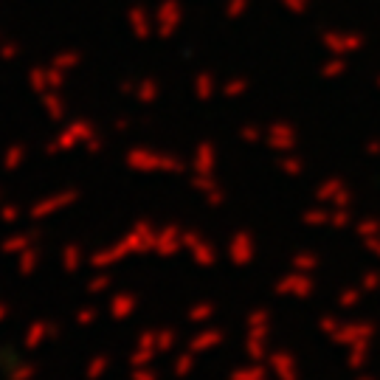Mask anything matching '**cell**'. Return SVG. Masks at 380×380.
Instances as JSON below:
<instances>
[{
	"label": "cell",
	"instance_id": "3957f363",
	"mask_svg": "<svg viewBox=\"0 0 380 380\" xmlns=\"http://www.w3.org/2000/svg\"><path fill=\"white\" fill-rule=\"evenodd\" d=\"M183 248L189 251V257H192V262L195 265H201V268H215L217 265V245L215 243H209L203 234H198V231H183Z\"/></svg>",
	"mask_w": 380,
	"mask_h": 380
},
{
	"label": "cell",
	"instance_id": "7402d4cb",
	"mask_svg": "<svg viewBox=\"0 0 380 380\" xmlns=\"http://www.w3.org/2000/svg\"><path fill=\"white\" fill-rule=\"evenodd\" d=\"M229 380H271V377H268V369L259 366V360H254L251 366H243V369L231 372Z\"/></svg>",
	"mask_w": 380,
	"mask_h": 380
},
{
	"label": "cell",
	"instance_id": "5b68a950",
	"mask_svg": "<svg viewBox=\"0 0 380 380\" xmlns=\"http://www.w3.org/2000/svg\"><path fill=\"white\" fill-rule=\"evenodd\" d=\"M183 251V229L175 226V223H166L155 231V245H152V254L161 257V259H172L175 254Z\"/></svg>",
	"mask_w": 380,
	"mask_h": 380
},
{
	"label": "cell",
	"instance_id": "ffe728a7",
	"mask_svg": "<svg viewBox=\"0 0 380 380\" xmlns=\"http://www.w3.org/2000/svg\"><path fill=\"white\" fill-rule=\"evenodd\" d=\"M360 299H363V290H360L358 285H346V287H341V293L335 296V304H338V310H355V307L360 304Z\"/></svg>",
	"mask_w": 380,
	"mask_h": 380
},
{
	"label": "cell",
	"instance_id": "4fadbf2b",
	"mask_svg": "<svg viewBox=\"0 0 380 380\" xmlns=\"http://www.w3.org/2000/svg\"><path fill=\"white\" fill-rule=\"evenodd\" d=\"M60 265H62L68 273H76V271L85 265V248H82L79 243L62 245V251H60Z\"/></svg>",
	"mask_w": 380,
	"mask_h": 380
},
{
	"label": "cell",
	"instance_id": "8fae6325",
	"mask_svg": "<svg viewBox=\"0 0 380 380\" xmlns=\"http://www.w3.org/2000/svg\"><path fill=\"white\" fill-rule=\"evenodd\" d=\"M127 257H130V251H127L124 240H118V243H113V245H107V248L93 251V254L88 257V262H90L96 271H107V268H113V265L124 262Z\"/></svg>",
	"mask_w": 380,
	"mask_h": 380
},
{
	"label": "cell",
	"instance_id": "d590c367",
	"mask_svg": "<svg viewBox=\"0 0 380 380\" xmlns=\"http://www.w3.org/2000/svg\"><path fill=\"white\" fill-rule=\"evenodd\" d=\"M330 226H335V229H346V226H349V215H344V212H341V215H332V217H330Z\"/></svg>",
	"mask_w": 380,
	"mask_h": 380
},
{
	"label": "cell",
	"instance_id": "83f0119b",
	"mask_svg": "<svg viewBox=\"0 0 380 380\" xmlns=\"http://www.w3.org/2000/svg\"><path fill=\"white\" fill-rule=\"evenodd\" d=\"M99 307H93V304H85V307H79L76 310V315H74V321H76V327H93L96 321H99Z\"/></svg>",
	"mask_w": 380,
	"mask_h": 380
},
{
	"label": "cell",
	"instance_id": "484cf974",
	"mask_svg": "<svg viewBox=\"0 0 380 380\" xmlns=\"http://www.w3.org/2000/svg\"><path fill=\"white\" fill-rule=\"evenodd\" d=\"M358 287H360L363 293H377V290H380V271H377V268L363 271L360 279H358Z\"/></svg>",
	"mask_w": 380,
	"mask_h": 380
},
{
	"label": "cell",
	"instance_id": "f1b7e54d",
	"mask_svg": "<svg viewBox=\"0 0 380 380\" xmlns=\"http://www.w3.org/2000/svg\"><path fill=\"white\" fill-rule=\"evenodd\" d=\"M74 201V195H62V201H51V203H43V206H37L32 215H34V220H46L51 212H57V209H62V206H68Z\"/></svg>",
	"mask_w": 380,
	"mask_h": 380
},
{
	"label": "cell",
	"instance_id": "9c48e42d",
	"mask_svg": "<svg viewBox=\"0 0 380 380\" xmlns=\"http://www.w3.org/2000/svg\"><path fill=\"white\" fill-rule=\"evenodd\" d=\"M268 372L276 377V380H299L301 377V369H299V360L290 349H276L268 355Z\"/></svg>",
	"mask_w": 380,
	"mask_h": 380
},
{
	"label": "cell",
	"instance_id": "8d00e7d4",
	"mask_svg": "<svg viewBox=\"0 0 380 380\" xmlns=\"http://www.w3.org/2000/svg\"><path fill=\"white\" fill-rule=\"evenodd\" d=\"M6 315H9V307H6V304H0V321H4Z\"/></svg>",
	"mask_w": 380,
	"mask_h": 380
},
{
	"label": "cell",
	"instance_id": "52a82bcc",
	"mask_svg": "<svg viewBox=\"0 0 380 380\" xmlns=\"http://www.w3.org/2000/svg\"><path fill=\"white\" fill-rule=\"evenodd\" d=\"M135 344H138V346H149V349H155L158 355H169V352H175V346H177V330H172V327H163V330H141L138 338H135Z\"/></svg>",
	"mask_w": 380,
	"mask_h": 380
},
{
	"label": "cell",
	"instance_id": "cb8c5ba5",
	"mask_svg": "<svg viewBox=\"0 0 380 380\" xmlns=\"http://www.w3.org/2000/svg\"><path fill=\"white\" fill-rule=\"evenodd\" d=\"M110 287H113V276H110L107 271H99L96 276H90V279H88V293H93V296L107 293Z\"/></svg>",
	"mask_w": 380,
	"mask_h": 380
},
{
	"label": "cell",
	"instance_id": "d6a6232c",
	"mask_svg": "<svg viewBox=\"0 0 380 380\" xmlns=\"http://www.w3.org/2000/svg\"><path fill=\"white\" fill-rule=\"evenodd\" d=\"M130 380H161V377H158V372L152 366H133Z\"/></svg>",
	"mask_w": 380,
	"mask_h": 380
},
{
	"label": "cell",
	"instance_id": "e0dca14e",
	"mask_svg": "<svg viewBox=\"0 0 380 380\" xmlns=\"http://www.w3.org/2000/svg\"><path fill=\"white\" fill-rule=\"evenodd\" d=\"M195 366H198V355H195L192 349H186V352L175 355V360H172V374H175V377H189V374L195 372Z\"/></svg>",
	"mask_w": 380,
	"mask_h": 380
},
{
	"label": "cell",
	"instance_id": "8992f818",
	"mask_svg": "<svg viewBox=\"0 0 380 380\" xmlns=\"http://www.w3.org/2000/svg\"><path fill=\"white\" fill-rule=\"evenodd\" d=\"M62 335V327L57 324V321H48V318H40V321H34L29 330H26V335H23V346L29 349V352H37L40 346H46L48 341H57Z\"/></svg>",
	"mask_w": 380,
	"mask_h": 380
},
{
	"label": "cell",
	"instance_id": "30bf717a",
	"mask_svg": "<svg viewBox=\"0 0 380 380\" xmlns=\"http://www.w3.org/2000/svg\"><path fill=\"white\" fill-rule=\"evenodd\" d=\"M135 310H138V296L133 290H116L107 301V315L113 321H127L135 315Z\"/></svg>",
	"mask_w": 380,
	"mask_h": 380
},
{
	"label": "cell",
	"instance_id": "ba28073f",
	"mask_svg": "<svg viewBox=\"0 0 380 380\" xmlns=\"http://www.w3.org/2000/svg\"><path fill=\"white\" fill-rule=\"evenodd\" d=\"M229 259L237 268L254 265V259H257V240H254V234H248V231L234 234L231 243H229Z\"/></svg>",
	"mask_w": 380,
	"mask_h": 380
},
{
	"label": "cell",
	"instance_id": "74e56055",
	"mask_svg": "<svg viewBox=\"0 0 380 380\" xmlns=\"http://www.w3.org/2000/svg\"><path fill=\"white\" fill-rule=\"evenodd\" d=\"M358 380H374V377H372V374H363V377H358Z\"/></svg>",
	"mask_w": 380,
	"mask_h": 380
},
{
	"label": "cell",
	"instance_id": "7c38bea8",
	"mask_svg": "<svg viewBox=\"0 0 380 380\" xmlns=\"http://www.w3.org/2000/svg\"><path fill=\"white\" fill-rule=\"evenodd\" d=\"M223 341H226L223 327H206V330H201V332H195L192 338H189V349H192L195 355H206V352L217 349Z\"/></svg>",
	"mask_w": 380,
	"mask_h": 380
},
{
	"label": "cell",
	"instance_id": "f546056e",
	"mask_svg": "<svg viewBox=\"0 0 380 380\" xmlns=\"http://www.w3.org/2000/svg\"><path fill=\"white\" fill-rule=\"evenodd\" d=\"M37 363H32V360H18V366L12 369V377L9 380H34L37 377Z\"/></svg>",
	"mask_w": 380,
	"mask_h": 380
},
{
	"label": "cell",
	"instance_id": "1f68e13d",
	"mask_svg": "<svg viewBox=\"0 0 380 380\" xmlns=\"http://www.w3.org/2000/svg\"><path fill=\"white\" fill-rule=\"evenodd\" d=\"M355 234L360 237V240H369V237H374V234H380V223L377 220H363V223H358V229H355Z\"/></svg>",
	"mask_w": 380,
	"mask_h": 380
},
{
	"label": "cell",
	"instance_id": "277c9868",
	"mask_svg": "<svg viewBox=\"0 0 380 380\" xmlns=\"http://www.w3.org/2000/svg\"><path fill=\"white\" fill-rule=\"evenodd\" d=\"M155 226L149 220H138L121 240L130 251V257H141V254H152V245H155Z\"/></svg>",
	"mask_w": 380,
	"mask_h": 380
},
{
	"label": "cell",
	"instance_id": "4dcf8cb0",
	"mask_svg": "<svg viewBox=\"0 0 380 380\" xmlns=\"http://www.w3.org/2000/svg\"><path fill=\"white\" fill-rule=\"evenodd\" d=\"M341 327V318L338 315H332V313H324L321 318H318V332H324L327 338H332V332Z\"/></svg>",
	"mask_w": 380,
	"mask_h": 380
},
{
	"label": "cell",
	"instance_id": "d6986e66",
	"mask_svg": "<svg viewBox=\"0 0 380 380\" xmlns=\"http://www.w3.org/2000/svg\"><path fill=\"white\" fill-rule=\"evenodd\" d=\"M318 265H321V257H318L315 251H296V254L290 257V268H293V271L313 273V271H318Z\"/></svg>",
	"mask_w": 380,
	"mask_h": 380
},
{
	"label": "cell",
	"instance_id": "836d02e7",
	"mask_svg": "<svg viewBox=\"0 0 380 380\" xmlns=\"http://www.w3.org/2000/svg\"><path fill=\"white\" fill-rule=\"evenodd\" d=\"M304 223H307V226H327V223H330V215H324V212H307V215H304Z\"/></svg>",
	"mask_w": 380,
	"mask_h": 380
},
{
	"label": "cell",
	"instance_id": "9a60e30c",
	"mask_svg": "<svg viewBox=\"0 0 380 380\" xmlns=\"http://www.w3.org/2000/svg\"><path fill=\"white\" fill-rule=\"evenodd\" d=\"M110 363H113V360H110L107 352H96V355L85 363V377H88V380H102V377L110 372Z\"/></svg>",
	"mask_w": 380,
	"mask_h": 380
},
{
	"label": "cell",
	"instance_id": "4316f807",
	"mask_svg": "<svg viewBox=\"0 0 380 380\" xmlns=\"http://www.w3.org/2000/svg\"><path fill=\"white\" fill-rule=\"evenodd\" d=\"M32 245H37V234H20V237H12V240L4 245V251L20 254V251H26V248H32Z\"/></svg>",
	"mask_w": 380,
	"mask_h": 380
},
{
	"label": "cell",
	"instance_id": "603a6c76",
	"mask_svg": "<svg viewBox=\"0 0 380 380\" xmlns=\"http://www.w3.org/2000/svg\"><path fill=\"white\" fill-rule=\"evenodd\" d=\"M158 358V352L155 349H149V346H138L135 344V349L127 355V363H130V369L133 366H152V360Z\"/></svg>",
	"mask_w": 380,
	"mask_h": 380
},
{
	"label": "cell",
	"instance_id": "ac0fdd59",
	"mask_svg": "<svg viewBox=\"0 0 380 380\" xmlns=\"http://www.w3.org/2000/svg\"><path fill=\"white\" fill-rule=\"evenodd\" d=\"M215 315H217V304L215 301H198V304H192V307L186 310V318L192 321V324H206Z\"/></svg>",
	"mask_w": 380,
	"mask_h": 380
},
{
	"label": "cell",
	"instance_id": "44dd1931",
	"mask_svg": "<svg viewBox=\"0 0 380 380\" xmlns=\"http://www.w3.org/2000/svg\"><path fill=\"white\" fill-rule=\"evenodd\" d=\"M243 349H245V355L251 360H262V358H268V338H262V335H245Z\"/></svg>",
	"mask_w": 380,
	"mask_h": 380
},
{
	"label": "cell",
	"instance_id": "e575fe53",
	"mask_svg": "<svg viewBox=\"0 0 380 380\" xmlns=\"http://www.w3.org/2000/svg\"><path fill=\"white\" fill-rule=\"evenodd\" d=\"M363 248H366V251L380 262V237H377V234H374V237H369V240H363Z\"/></svg>",
	"mask_w": 380,
	"mask_h": 380
},
{
	"label": "cell",
	"instance_id": "7a4b0ae2",
	"mask_svg": "<svg viewBox=\"0 0 380 380\" xmlns=\"http://www.w3.org/2000/svg\"><path fill=\"white\" fill-rule=\"evenodd\" d=\"M377 335V324L369 318H358V321H341V327L332 332V344L338 346H352L360 341H372Z\"/></svg>",
	"mask_w": 380,
	"mask_h": 380
},
{
	"label": "cell",
	"instance_id": "d4e9b609",
	"mask_svg": "<svg viewBox=\"0 0 380 380\" xmlns=\"http://www.w3.org/2000/svg\"><path fill=\"white\" fill-rule=\"evenodd\" d=\"M254 327H271V310L268 307H254L245 315V330H254Z\"/></svg>",
	"mask_w": 380,
	"mask_h": 380
},
{
	"label": "cell",
	"instance_id": "2e32d148",
	"mask_svg": "<svg viewBox=\"0 0 380 380\" xmlns=\"http://www.w3.org/2000/svg\"><path fill=\"white\" fill-rule=\"evenodd\" d=\"M346 349H349V355H346V366H349L352 372H358V369H363V366L369 363V355H372V346H369V341L352 344V346H346Z\"/></svg>",
	"mask_w": 380,
	"mask_h": 380
},
{
	"label": "cell",
	"instance_id": "6da1fadb",
	"mask_svg": "<svg viewBox=\"0 0 380 380\" xmlns=\"http://www.w3.org/2000/svg\"><path fill=\"white\" fill-rule=\"evenodd\" d=\"M273 293L282 296V299H310L315 293V282L310 273L304 271H287L276 285H273Z\"/></svg>",
	"mask_w": 380,
	"mask_h": 380
},
{
	"label": "cell",
	"instance_id": "5bb4252c",
	"mask_svg": "<svg viewBox=\"0 0 380 380\" xmlns=\"http://www.w3.org/2000/svg\"><path fill=\"white\" fill-rule=\"evenodd\" d=\"M40 265H43V251H40L37 245H32V248L20 251V259H18V271H20V276H32V273H37V271H40Z\"/></svg>",
	"mask_w": 380,
	"mask_h": 380
}]
</instances>
